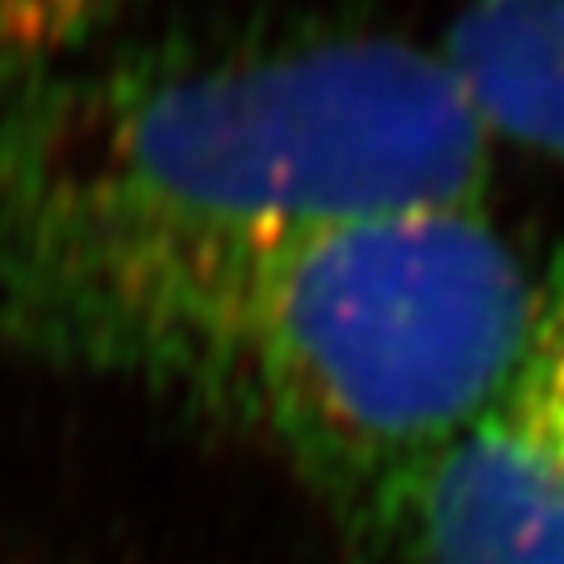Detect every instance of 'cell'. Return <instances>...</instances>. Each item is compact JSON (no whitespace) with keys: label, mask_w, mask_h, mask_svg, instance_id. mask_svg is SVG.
Returning a JSON list of instances; mask_svg holds the SVG:
<instances>
[{"label":"cell","mask_w":564,"mask_h":564,"mask_svg":"<svg viewBox=\"0 0 564 564\" xmlns=\"http://www.w3.org/2000/svg\"><path fill=\"white\" fill-rule=\"evenodd\" d=\"M544 276L485 209L193 242L0 247V351L256 435L402 556L435 464L523 356Z\"/></svg>","instance_id":"cell-1"},{"label":"cell","mask_w":564,"mask_h":564,"mask_svg":"<svg viewBox=\"0 0 564 564\" xmlns=\"http://www.w3.org/2000/svg\"><path fill=\"white\" fill-rule=\"evenodd\" d=\"M485 188L489 134L398 34H176L0 76V247L477 209Z\"/></svg>","instance_id":"cell-2"},{"label":"cell","mask_w":564,"mask_h":564,"mask_svg":"<svg viewBox=\"0 0 564 564\" xmlns=\"http://www.w3.org/2000/svg\"><path fill=\"white\" fill-rule=\"evenodd\" d=\"M405 564H564V263L544 272L523 356L435 464Z\"/></svg>","instance_id":"cell-3"},{"label":"cell","mask_w":564,"mask_h":564,"mask_svg":"<svg viewBox=\"0 0 564 564\" xmlns=\"http://www.w3.org/2000/svg\"><path fill=\"white\" fill-rule=\"evenodd\" d=\"M440 59L489 142L564 163V0H464Z\"/></svg>","instance_id":"cell-4"},{"label":"cell","mask_w":564,"mask_h":564,"mask_svg":"<svg viewBox=\"0 0 564 564\" xmlns=\"http://www.w3.org/2000/svg\"><path fill=\"white\" fill-rule=\"evenodd\" d=\"M139 0H0V76H21L109 46Z\"/></svg>","instance_id":"cell-5"}]
</instances>
